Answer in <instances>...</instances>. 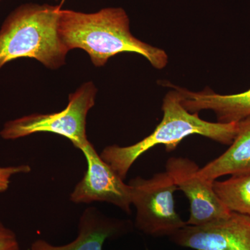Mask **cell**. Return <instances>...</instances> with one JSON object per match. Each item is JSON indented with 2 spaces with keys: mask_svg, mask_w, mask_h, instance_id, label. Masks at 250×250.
Instances as JSON below:
<instances>
[{
  "mask_svg": "<svg viewBox=\"0 0 250 250\" xmlns=\"http://www.w3.org/2000/svg\"><path fill=\"white\" fill-rule=\"evenodd\" d=\"M129 18L123 8H104L92 14L72 10L61 11L59 34L67 50L80 48L90 56L96 67L122 52H135L146 57L156 69L168 62L165 51L142 42L131 34Z\"/></svg>",
  "mask_w": 250,
  "mask_h": 250,
  "instance_id": "6da1fadb",
  "label": "cell"
},
{
  "mask_svg": "<svg viewBox=\"0 0 250 250\" xmlns=\"http://www.w3.org/2000/svg\"><path fill=\"white\" fill-rule=\"evenodd\" d=\"M162 110V121L147 137L127 147L108 146L102 152V159L123 180L136 159L154 146L164 145L167 152H172L185 138L195 134L230 146L236 136L238 123L204 121L199 117V113H190L184 107L182 96L175 88L166 95Z\"/></svg>",
  "mask_w": 250,
  "mask_h": 250,
  "instance_id": "7a4b0ae2",
  "label": "cell"
},
{
  "mask_svg": "<svg viewBox=\"0 0 250 250\" xmlns=\"http://www.w3.org/2000/svg\"><path fill=\"white\" fill-rule=\"evenodd\" d=\"M62 8L28 3L14 10L0 29V69L19 58L35 59L53 70L64 65L68 51L59 34Z\"/></svg>",
  "mask_w": 250,
  "mask_h": 250,
  "instance_id": "3957f363",
  "label": "cell"
},
{
  "mask_svg": "<svg viewBox=\"0 0 250 250\" xmlns=\"http://www.w3.org/2000/svg\"><path fill=\"white\" fill-rule=\"evenodd\" d=\"M97 88L86 82L69 96L68 105L59 113L33 114L7 122L0 131L5 140H16L39 132L61 135L82 149L89 143L85 124L88 111L95 105Z\"/></svg>",
  "mask_w": 250,
  "mask_h": 250,
  "instance_id": "277c9868",
  "label": "cell"
},
{
  "mask_svg": "<svg viewBox=\"0 0 250 250\" xmlns=\"http://www.w3.org/2000/svg\"><path fill=\"white\" fill-rule=\"evenodd\" d=\"M131 203L136 208V226L146 234L171 236L187 225L174 208L177 189L166 172L150 179H131Z\"/></svg>",
  "mask_w": 250,
  "mask_h": 250,
  "instance_id": "5b68a950",
  "label": "cell"
},
{
  "mask_svg": "<svg viewBox=\"0 0 250 250\" xmlns=\"http://www.w3.org/2000/svg\"><path fill=\"white\" fill-rule=\"evenodd\" d=\"M200 168L196 163L184 157H171L166 165V172L190 202V217L187 225L190 226L212 223L231 213L217 196L213 189L214 181L198 175Z\"/></svg>",
  "mask_w": 250,
  "mask_h": 250,
  "instance_id": "8992f818",
  "label": "cell"
},
{
  "mask_svg": "<svg viewBox=\"0 0 250 250\" xmlns=\"http://www.w3.org/2000/svg\"><path fill=\"white\" fill-rule=\"evenodd\" d=\"M80 150L86 159L88 169L70 194V200L77 204L108 202L119 207L125 213H131L132 203L129 184H125L102 159L91 143H88Z\"/></svg>",
  "mask_w": 250,
  "mask_h": 250,
  "instance_id": "52a82bcc",
  "label": "cell"
},
{
  "mask_svg": "<svg viewBox=\"0 0 250 250\" xmlns=\"http://www.w3.org/2000/svg\"><path fill=\"white\" fill-rule=\"evenodd\" d=\"M170 238L179 246L195 250H250V216L231 212L201 226L187 225Z\"/></svg>",
  "mask_w": 250,
  "mask_h": 250,
  "instance_id": "ba28073f",
  "label": "cell"
},
{
  "mask_svg": "<svg viewBox=\"0 0 250 250\" xmlns=\"http://www.w3.org/2000/svg\"><path fill=\"white\" fill-rule=\"evenodd\" d=\"M171 85L178 90L182 105L190 113L211 110L221 123H238L250 116V88L243 93L220 95L208 88L195 93Z\"/></svg>",
  "mask_w": 250,
  "mask_h": 250,
  "instance_id": "9c48e42d",
  "label": "cell"
},
{
  "mask_svg": "<svg viewBox=\"0 0 250 250\" xmlns=\"http://www.w3.org/2000/svg\"><path fill=\"white\" fill-rule=\"evenodd\" d=\"M123 228L121 222L106 218L96 208H87L80 218L76 239L61 246L38 239L31 244V250H103L105 241L118 235Z\"/></svg>",
  "mask_w": 250,
  "mask_h": 250,
  "instance_id": "30bf717a",
  "label": "cell"
},
{
  "mask_svg": "<svg viewBox=\"0 0 250 250\" xmlns=\"http://www.w3.org/2000/svg\"><path fill=\"white\" fill-rule=\"evenodd\" d=\"M202 178L215 181L225 175L250 174V116L238 123V130L228 150L200 167Z\"/></svg>",
  "mask_w": 250,
  "mask_h": 250,
  "instance_id": "8fae6325",
  "label": "cell"
},
{
  "mask_svg": "<svg viewBox=\"0 0 250 250\" xmlns=\"http://www.w3.org/2000/svg\"><path fill=\"white\" fill-rule=\"evenodd\" d=\"M213 189L230 212L250 216V174L231 176L225 181L215 180Z\"/></svg>",
  "mask_w": 250,
  "mask_h": 250,
  "instance_id": "7c38bea8",
  "label": "cell"
},
{
  "mask_svg": "<svg viewBox=\"0 0 250 250\" xmlns=\"http://www.w3.org/2000/svg\"><path fill=\"white\" fill-rule=\"evenodd\" d=\"M31 168L29 165H20L0 167V192H4L9 189L11 177L18 174H27Z\"/></svg>",
  "mask_w": 250,
  "mask_h": 250,
  "instance_id": "4fadbf2b",
  "label": "cell"
},
{
  "mask_svg": "<svg viewBox=\"0 0 250 250\" xmlns=\"http://www.w3.org/2000/svg\"><path fill=\"white\" fill-rule=\"evenodd\" d=\"M0 250H21L16 233L0 221Z\"/></svg>",
  "mask_w": 250,
  "mask_h": 250,
  "instance_id": "5bb4252c",
  "label": "cell"
}]
</instances>
